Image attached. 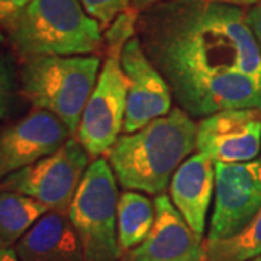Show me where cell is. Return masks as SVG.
<instances>
[{
  "mask_svg": "<svg viewBox=\"0 0 261 261\" xmlns=\"http://www.w3.org/2000/svg\"><path fill=\"white\" fill-rule=\"evenodd\" d=\"M251 261H261V255L260 257H257V258H254V260H251Z\"/></svg>",
  "mask_w": 261,
  "mask_h": 261,
  "instance_id": "4316f807",
  "label": "cell"
},
{
  "mask_svg": "<svg viewBox=\"0 0 261 261\" xmlns=\"http://www.w3.org/2000/svg\"><path fill=\"white\" fill-rule=\"evenodd\" d=\"M207 261H251L261 255V209L238 233L206 241Z\"/></svg>",
  "mask_w": 261,
  "mask_h": 261,
  "instance_id": "e0dca14e",
  "label": "cell"
},
{
  "mask_svg": "<svg viewBox=\"0 0 261 261\" xmlns=\"http://www.w3.org/2000/svg\"><path fill=\"white\" fill-rule=\"evenodd\" d=\"M99 68L100 58L96 56L29 58L20 73L22 94L35 109L56 115L75 135Z\"/></svg>",
  "mask_w": 261,
  "mask_h": 261,
  "instance_id": "277c9868",
  "label": "cell"
},
{
  "mask_svg": "<svg viewBox=\"0 0 261 261\" xmlns=\"http://www.w3.org/2000/svg\"><path fill=\"white\" fill-rule=\"evenodd\" d=\"M20 261H84L83 247L68 214L49 211L16 245Z\"/></svg>",
  "mask_w": 261,
  "mask_h": 261,
  "instance_id": "5bb4252c",
  "label": "cell"
},
{
  "mask_svg": "<svg viewBox=\"0 0 261 261\" xmlns=\"http://www.w3.org/2000/svg\"><path fill=\"white\" fill-rule=\"evenodd\" d=\"M29 2L31 0H0V27L8 31Z\"/></svg>",
  "mask_w": 261,
  "mask_h": 261,
  "instance_id": "44dd1931",
  "label": "cell"
},
{
  "mask_svg": "<svg viewBox=\"0 0 261 261\" xmlns=\"http://www.w3.org/2000/svg\"><path fill=\"white\" fill-rule=\"evenodd\" d=\"M140 10L134 6L122 12L118 18L113 20L103 35V45L106 49V57L121 58L125 45L129 42L137 34V23L140 18Z\"/></svg>",
  "mask_w": 261,
  "mask_h": 261,
  "instance_id": "ac0fdd59",
  "label": "cell"
},
{
  "mask_svg": "<svg viewBox=\"0 0 261 261\" xmlns=\"http://www.w3.org/2000/svg\"><path fill=\"white\" fill-rule=\"evenodd\" d=\"M118 202V181L108 160L94 159L68 211L83 247L84 261L119 260Z\"/></svg>",
  "mask_w": 261,
  "mask_h": 261,
  "instance_id": "5b68a950",
  "label": "cell"
},
{
  "mask_svg": "<svg viewBox=\"0 0 261 261\" xmlns=\"http://www.w3.org/2000/svg\"><path fill=\"white\" fill-rule=\"evenodd\" d=\"M86 13L99 22L100 28L108 29L122 12L130 8L132 0H80Z\"/></svg>",
  "mask_w": 261,
  "mask_h": 261,
  "instance_id": "d6986e66",
  "label": "cell"
},
{
  "mask_svg": "<svg viewBox=\"0 0 261 261\" xmlns=\"http://www.w3.org/2000/svg\"><path fill=\"white\" fill-rule=\"evenodd\" d=\"M5 41H6V37H5V34H3V32L0 31V47H2L3 44H5Z\"/></svg>",
  "mask_w": 261,
  "mask_h": 261,
  "instance_id": "484cf974",
  "label": "cell"
},
{
  "mask_svg": "<svg viewBox=\"0 0 261 261\" xmlns=\"http://www.w3.org/2000/svg\"><path fill=\"white\" fill-rule=\"evenodd\" d=\"M121 65L129 84L123 132L132 134L167 115L174 99L168 83L144 53L138 37L125 45Z\"/></svg>",
  "mask_w": 261,
  "mask_h": 261,
  "instance_id": "30bf717a",
  "label": "cell"
},
{
  "mask_svg": "<svg viewBox=\"0 0 261 261\" xmlns=\"http://www.w3.org/2000/svg\"><path fill=\"white\" fill-rule=\"evenodd\" d=\"M215 163L202 152L192 154L170 181V199L189 226L203 237L206 216L214 199Z\"/></svg>",
  "mask_w": 261,
  "mask_h": 261,
  "instance_id": "4fadbf2b",
  "label": "cell"
},
{
  "mask_svg": "<svg viewBox=\"0 0 261 261\" xmlns=\"http://www.w3.org/2000/svg\"><path fill=\"white\" fill-rule=\"evenodd\" d=\"M155 221L148 237L129 251V261H207L202 237L189 226L170 196L154 199Z\"/></svg>",
  "mask_w": 261,
  "mask_h": 261,
  "instance_id": "7c38bea8",
  "label": "cell"
},
{
  "mask_svg": "<svg viewBox=\"0 0 261 261\" xmlns=\"http://www.w3.org/2000/svg\"><path fill=\"white\" fill-rule=\"evenodd\" d=\"M71 132L56 115L35 109L0 134V183L63 147Z\"/></svg>",
  "mask_w": 261,
  "mask_h": 261,
  "instance_id": "8fae6325",
  "label": "cell"
},
{
  "mask_svg": "<svg viewBox=\"0 0 261 261\" xmlns=\"http://www.w3.org/2000/svg\"><path fill=\"white\" fill-rule=\"evenodd\" d=\"M8 34L23 60L87 56L103 45L99 22L86 13L80 0H31Z\"/></svg>",
  "mask_w": 261,
  "mask_h": 261,
  "instance_id": "3957f363",
  "label": "cell"
},
{
  "mask_svg": "<svg viewBox=\"0 0 261 261\" xmlns=\"http://www.w3.org/2000/svg\"><path fill=\"white\" fill-rule=\"evenodd\" d=\"M218 3H225V5H232V6H238V8H244V6H254L257 3H260L261 0H214Z\"/></svg>",
  "mask_w": 261,
  "mask_h": 261,
  "instance_id": "cb8c5ba5",
  "label": "cell"
},
{
  "mask_svg": "<svg viewBox=\"0 0 261 261\" xmlns=\"http://www.w3.org/2000/svg\"><path fill=\"white\" fill-rule=\"evenodd\" d=\"M261 209V160L215 163L214 211L207 241L238 233Z\"/></svg>",
  "mask_w": 261,
  "mask_h": 261,
  "instance_id": "ba28073f",
  "label": "cell"
},
{
  "mask_svg": "<svg viewBox=\"0 0 261 261\" xmlns=\"http://www.w3.org/2000/svg\"><path fill=\"white\" fill-rule=\"evenodd\" d=\"M196 149L214 163H247L261 151L260 109H226L197 123Z\"/></svg>",
  "mask_w": 261,
  "mask_h": 261,
  "instance_id": "9c48e42d",
  "label": "cell"
},
{
  "mask_svg": "<svg viewBox=\"0 0 261 261\" xmlns=\"http://www.w3.org/2000/svg\"><path fill=\"white\" fill-rule=\"evenodd\" d=\"M154 221V202L141 192L125 190L118 202V241L122 251H130L144 243Z\"/></svg>",
  "mask_w": 261,
  "mask_h": 261,
  "instance_id": "9a60e30c",
  "label": "cell"
},
{
  "mask_svg": "<svg viewBox=\"0 0 261 261\" xmlns=\"http://www.w3.org/2000/svg\"><path fill=\"white\" fill-rule=\"evenodd\" d=\"M128 86L121 58L108 57L75 132V138L90 159H99L106 154L121 137L126 113Z\"/></svg>",
  "mask_w": 261,
  "mask_h": 261,
  "instance_id": "52a82bcc",
  "label": "cell"
},
{
  "mask_svg": "<svg viewBox=\"0 0 261 261\" xmlns=\"http://www.w3.org/2000/svg\"><path fill=\"white\" fill-rule=\"evenodd\" d=\"M49 212L47 206L16 192H0V247H13Z\"/></svg>",
  "mask_w": 261,
  "mask_h": 261,
  "instance_id": "2e32d148",
  "label": "cell"
},
{
  "mask_svg": "<svg viewBox=\"0 0 261 261\" xmlns=\"http://www.w3.org/2000/svg\"><path fill=\"white\" fill-rule=\"evenodd\" d=\"M0 261H20L13 247H0Z\"/></svg>",
  "mask_w": 261,
  "mask_h": 261,
  "instance_id": "603a6c76",
  "label": "cell"
},
{
  "mask_svg": "<svg viewBox=\"0 0 261 261\" xmlns=\"http://www.w3.org/2000/svg\"><path fill=\"white\" fill-rule=\"evenodd\" d=\"M197 123L178 106L132 134H123L108 154L119 186L163 195L173 174L196 149Z\"/></svg>",
  "mask_w": 261,
  "mask_h": 261,
  "instance_id": "7a4b0ae2",
  "label": "cell"
},
{
  "mask_svg": "<svg viewBox=\"0 0 261 261\" xmlns=\"http://www.w3.org/2000/svg\"><path fill=\"white\" fill-rule=\"evenodd\" d=\"M89 160L83 145L71 137L56 152L12 173L0 183V190L29 196L48 211L68 214Z\"/></svg>",
  "mask_w": 261,
  "mask_h": 261,
  "instance_id": "8992f818",
  "label": "cell"
},
{
  "mask_svg": "<svg viewBox=\"0 0 261 261\" xmlns=\"http://www.w3.org/2000/svg\"><path fill=\"white\" fill-rule=\"evenodd\" d=\"M247 13V23L251 29L252 35L255 38V42L261 51V2L250 8Z\"/></svg>",
  "mask_w": 261,
  "mask_h": 261,
  "instance_id": "7402d4cb",
  "label": "cell"
},
{
  "mask_svg": "<svg viewBox=\"0 0 261 261\" xmlns=\"http://www.w3.org/2000/svg\"><path fill=\"white\" fill-rule=\"evenodd\" d=\"M160 2H163V0H132V6L137 10L142 12V10L148 9L151 6L157 5Z\"/></svg>",
  "mask_w": 261,
  "mask_h": 261,
  "instance_id": "d4e9b609",
  "label": "cell"
},
{
  "mask_svg": "<svg viewBox=\"0 0 261 261\" xmlns=\"http://www.w3.org/2000/svg\"><path fill=\"white\" fill-rule=\"evenodd\" d=\"M137 37L190 118L261 111V51L241 8L163 0L141 12Z\"/></svg>",
  "mask_w": 261,
  "mask_h": 261,
  "instance_id": "6da1fadb",
  "label": "cell"
},
{
  "mask_svg": "<svg viewBox=\"0 0 261 261\" xmlns=\"http://www.w3.org/2000/svg\"><path fill=\"white\" fill-rule=\"evenodd\" d=\"M15 74L8 61L0 58V118L9 112L15 96Z\"/></svg>",
  "mask_w": 261,
  "mask_h": 261,
  "instance_id": "ffe728a7",
  "label": "cell"
}]
</instances>
